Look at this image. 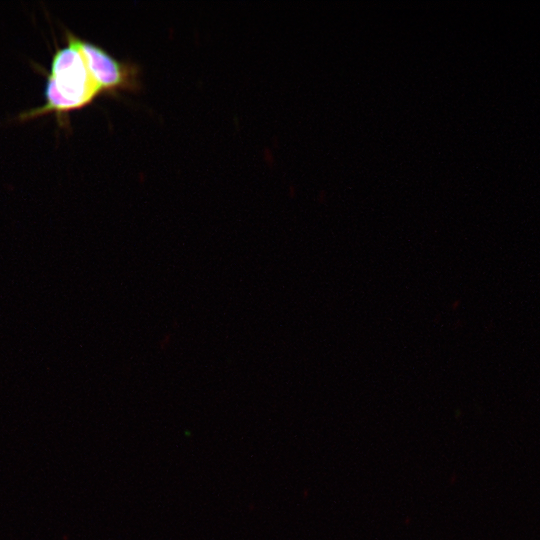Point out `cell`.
Segmentation results:
<instances>
[{
    "label": "cell",
    "instance_id": "obj_1",
    "mask_svg": "<svg viewBox=\"0 0 540 540\" xmlns=\"http://www.w3.org/2000/svg\"><path fill=\"white\" fill-rule=\"evenodd\" d=\"M67 45L54 52L44 88L45 102L19 115L21 121L54 113L65 126L68 114L90 105L102 95L93 81L81 52L66 37Z\"/></svg>",
    "mask_w": 540,
    "mask_h": 540
},
{
    "label": "cell",
    "instance_id": "obj_2",
    "mask_svg": "<svg viewBox=\"0 0 540 540\" xmlns=\"http://www.w3.org/2000/svg\"><path fill=\"white\" fill-rule=\"evenodd\" d=\"M65 36L81 52L101 94L116 96L119 92H135L140 88V69L135 63L119 60L98 44L82 39L68 30Z\"/></svg>",
    "mask_w": 540,
    "mask_h": 540
}]
</instances>
